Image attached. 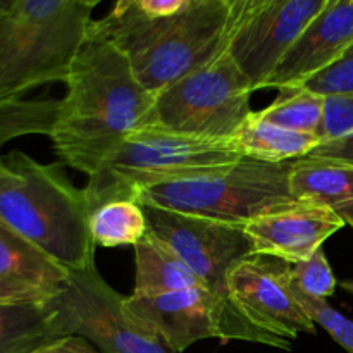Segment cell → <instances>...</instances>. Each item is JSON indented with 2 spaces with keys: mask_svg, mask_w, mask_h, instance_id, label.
I'll list each match as a JSON object with an SVG mask.
<instances>
[{
  "mask_svg": "<svg viewBox=\"0 0 353 353\" xmlns=\"http://www.w3.org/2000/svg\"><path fill=\"white\" fill-rule=\"evenodd\" d=\"M143 210L148 230L192 269L212 295L233 305L228 299V274L252 254L245 226L152 205H143Z\"/></svg>",
  "mask_w": 353,
  "mask_h": 353,
  "instance_id": "8fae6325",
  "label": "cell"
},
{
  "mask_svg": "<svg viewBox=\"0 0 353 353\" xmlns=\"http://www.w3.org/2000/svg\"><path fill=\"white\" fill-rule=\"evenodd\" d=\"M347 226L333 210L295 202L245 224L252 254L269 255L296 265L316 254L327 238Z\"/></svg>",
  "mask_w": 353,
  "mask_h": 353,
  "instance_id": "4fadbf2b",
  "label": "cell"
},
{
  "mask_svg": "<svg viewBox=\"0 0 353 353\" xmlns=\"http://www.w3.org/2000/svg\"><path fill=\"white\" fill-rule=\"evenodd\" d=\"M330 0H230L228 50L261 90Z\"/></svg>",
  "mask_w": 353,
  "mask_h": 353,
  "instance_id": "30bf717a",
  "label": "cell"
},
{
  "mask_svg": "<svg viewBox=\"0 0 353 353\" xmlns=\"http://www.w3.org/2000/svg\"><path fill=\"white\" fill-rule=\"evenodd\" d=\"M50 305H0V353H30L59 340Z\"/></svg>",
  "mask_w": 353,
  "mask_h": 353,
  "instance_id": "d6986e66",
  "label": "cell"
},
{
  "mask_svg": "<svg viewBox=\"0 0 353 353\" xmlns=\"http://www.w3.org/2000/svg\"><path fill=\"white\" fill-rule=\"evenodd\" d=\"M348 224H350V226H352V230H353V221H352V223H348Z\"/></svg>",
  "mask_w": 353,
  "mask_h": 353,
  "instance_id": "4dcf8cb0",
  "label": "cell"
},
{
  "mask_svg": "<svg viewBox=\"0 0 353 353\" xmlns=\"http://www.w3.org/2000/svg\"><path fill=\"white\" fill-rule=\"evenodd\" d=\"M292 279L295 288L303 295L324 302H327L336 290V278L323 248L310 255L307 261L293 265Z\"/></svg>",
  "mask_w": 353,
  "mask_h": 353,
  "instance_id": "603a6c76",
  "label": "cell"
},
{
  "mask_svg": "<svg viewBox=\"0 0 353 353\" xmlns=\"http://www.w3.org/2000/svg\"><path fill=\"white\" fill-rule=\"evenodd\" d=\"M30 353H100L90 343L88 340L81 336H62L52 343L43 345L37 350Z\"/></svg>",
  "mask_w": 353,
  "mask_h": 353,
  "instance_id": "83f0119b",
  "label": "cell"
},
{
  "mask_svg": "<svg viewBox=\"0 0 353 353\" xmlns=\"http://www.w3.org/2000/svg\"><path fill=\"white\" fill-rule=\"evenodd\" d=\"M7 3H9V0H0V12H2V10L6 9Z\"/></svg>",
  "mask_w": 353,
  "mask_h": 353,
  "instance_id": "f1b7e54d",
  "label": "cell"
},
{
  "mask_svg": "<svg viewBox=\"0 0 353 353\" xmlns=\"http://www.w3.org/2000/svg\"><path fill=\"white\" fill-rule=\"evenodd\" d=\"M124 299L93 265L69 272L48 305L59 336H81L100 353H172L124 310Z\"/></svg>",
  "mask_w": 353,
  "mask_h": 353,
  "instance_id": "9c48e42d",
  "label": "cell"
},
{
  "mask_svg": "<svg viewBox=\"0 0 353 353\" xmlns=\"http://www.w3.org/2000/svg\"><path fill=\"white\" fill-rule=\"evenodd\" d=\"M343 286L348 290V292H353V283H343Z\"/></svg>",
  "mask_w": 353,
  "mask_h": 353,
  "instance_id": "f546056e",
  "label": "cell"
},
{
  "mask_svg": "<svg viewBox=\"0 0 353 353\" xmlns=\"http://www.w3.org/2000/svg\"><path fill=\"white\" fill-rule=\"evenodd\" d=\"M302 88L323 97L353 93V45L330 68L310 78Z\"/></svg>",
  "mask_w": 353,
  "mask_h": 353,
  "instance_id": "d4e9b609",
  "label": "cell"
},
{
  "mask_svg": "<svg viewBox=\"0 0 353 353\" xmlns=\"http://www.w3.org/2000/svg\"><path fill=\"white\" fill-rule=\"evenodd\" d=\"M324 102L326 97L317 95L305 88L281 90L279 97L262 110H255L265 123H271L283 130L307 133L319 137L323 126Z\"/></svg>",
  "mask_w": 353,
  "mask_h": 353,
  "instance_id": "44dd1931",
  "label": "cell"
},
{
  "mask_svg": "<svg viewBox=\"0 0 353 353\" xmlns=\"http://www.w3.org/2000/svg\"><path fill=\"white\" fill-rule=\"evenodd\" d=\"M65 95L52 128L62 162L92 176L128 137L154 126L155 99L112 41L90 28L64 81Z\"/></svg>",
  "mask_w": 353,
  "mask_h": 353,
  "instance_id": "6da1fadb",
  "label": "cell"
},
{
  "mask_svg": "<svg viewBox=\"0 0 353 353\" xmlns=\"http://www.w3.org/2000/svg\"><path fill=\"white\" fill-rule=\"evenodd\" d=\"M69 271L0 223V305H47Z\"/></svg>",
  "mask_w": 353,
  "mask_h": 353,
  "instance_id": "9a60e30c",
  "label": "cell"
},
{
  "mask_svg": "<svg viewBox=\"0 0 353 353\" xmlns=\"http://www.w3.org/2000/svg\"><path fill=\"white\" fill-rule=\"evenodd\" d=\"M148 231L143 205L138 200H116L103 203L90 214V234L95 247L116 248L134 245Z\"/></svg>",
  "mask_w": 353,
  "mask_h": 353,
  "instance_id": "ffe728a7",
  "label": "cell"
},
{
  "mask_svg": "<svg viewBox=\"0 0 353 353\" xmlns=\"http://www.w3.org/2000/svg\"><path fill=\"white\" fill-rule=\"evenodd\" d=\"M59 112V100H14L0 103V157L9 141L30 134H50Z\"/></svg>",
  "mask_w": 353,
  "mask_h": 353,
  "instance_id": "7402d4cb",
  "label": "cell"
},
{
  "mask_svg": "<svg viewBox=\"0 0 353 353\" xmlns=\"http://www.w3.org/2000/svg\"><path fill=\"white\" fill-rule=\"evenodd\" d=\"M133 250L134 288L131 295L152 296L190 288H205L192 269L150 230L143 240L134 245Z\"/></svg>",
  "mask_w": 353,
  "mask_h": 353,
  "instance_id": "e0dca14e",
  "label": "cell"
},
{
  "mask_svg": "<svg viewBox=\"0 0 353 353\" xmlns=\"http://www.w3.org/2000/svg\"><path fill=\"white\" fill-rule=\"evenodd\" d=\"M238 159L230 140L179 134L154 124L128 137L88 176L83 193L92 214L103 203L137 200L145 186L212 171Z\"/></svg>",
  "mask_w": 353,
  "mask_h": 353,
  "instance_id": "5b68a950",
  "label": "cell"
},
{
  "mask_svg": "<svg viewBox=\"0 0 353 353\" xmlns=\"http://www.w3.org/2000/svg\"><path fill=\"white\" fill-rule=\"evenodd\" d=\"M290 193L300 203L333 210L345 223L353 221V165L303 157L290 162Z\"/></svg>",
  "mask_w": 353,
  "mask_h": 353,
  "instance_id": "2e32d148",
  "label": "cell"
},
{
  "mask_svg": "<svg viewBox=\"0 0 353 353\" xmlns=\"http://www.w3.org/2000/svg\"><path fill=\"white\" fill-rule=\"evenodd\" d=\"M124 310L172 353H183L196 341L209 338H219L221 343L241 340L292 350V345L252 326L233 305L205 288L152 296L130 295L124 299Z\"/></svg>",
  "mask_w": 353,
  "mask_h": 353,
  "instance_id": "ba28073f",
  "label": "cell"
},
{
  "mask_svg": "<svg viewBox=\"0 0 353 353\" xmlns=\"http://www.w3.org/2000/svg\"><path fill=\"white\" fill-rule=\"evenodd\" d=\"M141 205L245 226L295 203L290 162L269 164L241 157L223 168L138 190Z\"/></svg>",
  "mask_w": 353,
  "mask_h": 353,
  "instance_id": "8992f818",
  "label": "cell"
},
{
  "mask_svg": "<svg viewBox=\"0 0 353 353\" xmlns=\"http://www.w3.org/2000/svg\"><path fill=\"white\" fill-rule=\"evenodd\" d=\"M353 131V93L330 95L324 102L323 126L319 130V141Z\"/></svg>",
  "mask_w": 353,
  "mask_h": 353,
  "instance_id": "484cf974",
  "label": "cell"
},
{
  "mask_svg": "<svg viewBox=\"0 0 353 353\" xmlns=\"http://www.w3.org/2000/svg\"><path fill=\"white\" fill-rule=\"evenodd\" d=\"M309 157L326 159V161L343 162L353 165V131L341 137L321 140Z\"/></svg>",
  "mask_w": 353,
  "mask_h": 353,
  "instance_id": "4316f807",
  "label": "cell"
},
{
  "mask_svg": "<svg viewBox=\"0 0 353 353\" xmlns=\"http://www.w3.org/2000/svg\"><path fill=\"white\" fill-rule=\"evenodd\" d=\"M228 24L230 0H119L90 28L124 52L157 95L224 50Z\"/></svg>",
  "mask_w": 353,
  "mask_h": 353,
  "instance_id": "7a4b0ae2",
  "label": "cell"
},
{
  "mask_svg": "<svg viewBox=\"0 0 353 353\" xmlns=\"http://www.w3.org/2000/svg\"><path fill=\"white\" fill-rule=\"evenodd\" d=\"M293 293H295V299L299 300L300 305L307 310L310 319L316 323V326L319 324L323 330H326L327 334L345 352L353 353V321L345 317L341 312H338L336 309H333L324 300H316L303 295L302 292L295 288V285H293Z\"/></svg>",
  "mask_w": 353,
  "mask_h": 353,
  "instance_id": "cb8c5ba5",
  "label": "cell"
},
{
  "mask_svg": "<svg viewBox=\"0 0 353 353\" xmlns=\"http://www.w3.org/2000/svg\"><path fill=\"white\" fill-rule=\"evenodd\" d=\"M353 45V0H330L302 31L262 88L296 90L336 62Z\"/></svg>",
  "mask_w": 353,
  "mask_h": 353,
  "instance_id": "5bb4252c",
  "label": "cell"
},
{
  "mask_svg": "<svg viewBox=\"0 0 353 353\" xmlns=\"http://www.w3.org/2000/svg\"><path fill=\"white\" fill-rule=\"evenodd\" d=\"M230 141L240 157L269 164H283L309 157L319 145V137L283 130L262 121L255 110H252Z\"/></svg>",
  "mask_w": 353,
  "mask_h": 353,
  "instance_id": "ac0fdd59",
  "label": "cell"
},
{
  "mask_svg": "<svg viewBox=\"0 0 353 353\" xmlns=\"http://www.w3.org/2000/svg\"><path fill=\"white\" fill-rule=\"evenodd\" d=\"M288 262L261 254L241 259L228 274V299L252 326L285 343L316 334V323L295 299Z\"/></svg>",
  "mask_w": 353,
  "mask_h": 353,
  "instance_id": "7c38bea8",
  "label": "cell"
},
{
  "mask_svg": "<svg viewBox=\"0 0 353 353\" xmlns=\"http://www.w3.org/2000/svg\"><path fill=\"white\" fill-rule=\"evenodd\" d=\"M0 223L69 272L95 265L85 193L59 164H41L19 150L2 155Z\"/></svg>",
  "mask_w": 353,
  "mask_h": 353,
  "instance_id": "3957f363",
  "label": "cell"
},
{
  "mask_svg": "<svg viewBox=\"0 0 353 353\" xmlns=\"http://www.w3.org/2000/svg\"><path fill=\"white\" fill-rule=\"evenodd\" d=\"M99 0H9L0 12V103L64 83Z\"/></svg>",
  "mask_w": 353,
  "mask_h": 353,
  "instance_id": "277c9868",
  "label": "cell"
},
{
  "mask_svg": "<svg viewBox=\"0 0 353 353\" xmlns=\"http://www.w3.org/2000/svg\"><path fill=\"white\" fill-rule=\"evenodd\" d=\"M254 85L228 50L157 93L155 126L179 134L231 140L252 114Z\"/></svg>",
  "mask_w": 353,
  "mask_h": 353,
  "instance_id": "52a82bcc",
  "label": "cell"
}]
</instances>
